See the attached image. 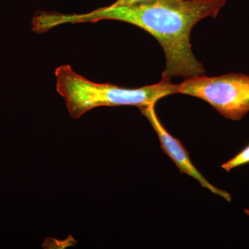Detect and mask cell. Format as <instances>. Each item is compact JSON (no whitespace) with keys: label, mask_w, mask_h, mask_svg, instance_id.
Wrapping results in <instances>:
<instances>
[{"label":"cell","mask_w":249,"mask_h":249,"mask_svg":"<svg viewBox=\"0 0 249 249\" xmlns=\"http://www.w3.org/2000/svg\"><path fill=\"white\" fill-rule=\"evenodd\" d=\"M56 89L65 98L73 119H78L90 109L101 106H132L139 109L160 98L178 93V85L162 79L157 84L139 88H124L110 83H97L78 74L69 65L55 71Z\"/></svg>","instance_id":"7a4b0ae2"},{"label":"cell","mask_w":249,"mask_h":249,"mask_svg":"<svg viewBox=\"0 0 249 249\" xmlns=\"http://www.w3.org/2000/svg\"><path fill=\"white\" fill-rule=\"evenodd\" d=\"M150 1L152 0H116L115 2L110 5V6H132Z\"/></svg>","instance_id":"8992f818"},{"label":"cell","mask_w":249,"mask_h":249,"mask_svg":"<svg viewBox=\"0 0 249 249\" xmlns=\"http://www.w3.org/2000/svg\"><path fill=\"white\" fill-rule=\"evenodd\" d=\"M247 163H249V145L231 160L224 163L222 167L223 169L229 172L236 167L247 164Z\"/></svg>","instance_id":"5b68a950"},{"label":"cell","mask_w":249,"mask_h":249,"mask_svg":"<svg viewBox=\"0 0 249 249\" xmlns=\"http://www.w3.org/2000/svg\"><path fill=\"white\" fill-rule=\"evenodd\" d=\"M245 213L247 214V215L249 216V209H245Z\"/></svg>","instance_id":"52a82bcc"},{"label":"cell","mask_w":249,"mask_h":249,"mask_svg":"<svg viewBox=\"0 0 249 249\" xmlns=\"http://www.w3.org/2000/svg\"><path fill=\"white\" fill-rule=\"evenodd\" d=\"M140 110L142 115L145 116L151 124L152 127L158 135L162 150L165 152V155H168L173 160L181 173L186 174L191 178H196L201 186L209 189L213 194L222 196L228 201H231V196L229 193L213 186L198 171L192 163L188 152L181 142L168 133V131L164 128L163 124L159 120L155 111V104L140 108Z\"/></svg>","instance_id":"277c9868"},{"label":"cell","mask_w":249,"mask_h":249,"mask_svg":"<svg viewBox=\"0 0 249 249\" xmlns=\"http://www.w3.org/2000/svg\"><path fill=\"white\" fill-rule=\"evenodd\" d=\"M228 0H152L124 6H106L84 14L51 16L53 27L64 24L96 22L110 19L127 22L143 29L160 42L166 65L162 79L204 74L206 70L195 57L190 36L196 23L217 17Z\"/></svg>","instance_id":"6da1fadb"},{"label":"cell","mask_w":249,"mask_h":249,"mask_svg":"<svg viewBox=\"0 0 249 249\" xmlns=\"http://www.w3.org/2000/svg\"><path fill=\"white\" fill-rule=\"evenodd\" d=\"M178 93L204 100L231 120H240L249 111V76L243 73L187 78L178 85Z\"/></svg>","instance_id":"3957f363"}]
</instances>
